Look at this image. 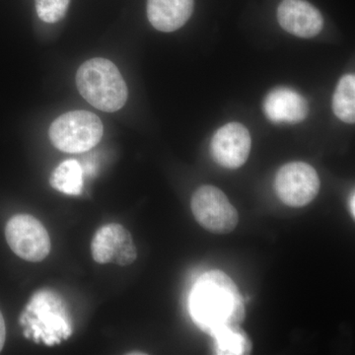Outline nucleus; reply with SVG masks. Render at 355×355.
I'll return each mask as SVG.
<instances>
[{
    "label": "nucleus",
    "mask_w": 355,
    "mask_h": 355,
    "mask_svg": "<svg viewBox=\"0 0 355 355\" xmlns=\"http://www.w3.org/2000/svg\"><path fill=\"white\" fill-rule=\"evenodd\" d=\"M354 198H355L354 193H352V195L350 196V198H349V212H350V214H352V218H354V219L355 217Z\"/></svg>",
    "instance_id": "nucleus-17"
},
{
    "label": "nucleus",
    "mask_w": 355,
    "mask_h": 355,
    "mask_svg": "<svg viewBox=\"0 0 355 355\" xmlns=\"http://www.w3.org/2000/svg\"><path fill=\"white\" fill-rule=\"evenodd\" d=\"M70 0H35L40 19L46 23H57L64 17Z\"/></svg>",
    "instance_id": "nucleus-15"
},
{
    "label": "nucleus",
    "mask_w": 355,
    "mask_h": 355,
    "mask_svg": "<svg viewBox=\"0 0 355 355\" xmlns=\"http://www.w3.org/2000/svg\"><path fill=\"white\" fill-rule=\"evenodd\" d=\"M7 244L23 260L39 263L51 252V239L43 224L29 214H17L6 227Z\"/></svg>",
    "instance_id": "nucleus-5"
},
{
    "label": "nucleus",
    "mask_w": 355,
    "mask_h": 355,
    "mask_svg": "<svg viewBox=\"0 0 355 355\" xmlns=\"http://www.w3.org/2000/svg\"><path fill=\"white\" fill-rule=\"evenodd\" d=\"M50 183L53 189L65 195H80L83 186V167L76 160L64 161L51 174Z\"/></svg>",
    "instance_id": "nucleus-12"
},
{
    "label": "nucleus",
    "mask_w": 355,
    "mask_h": 355,
    "mask_svg": "<svg viewBox=\"0 0 355 355\" xmlns=\"http://www.w3.org/2000/svg\"><path fill=\"white\" fill-rule=\"evenodd\" d=\"M93 259L99 263L128 266L137 260V251L132 235L121 224H107L96 232L91 243Z\"/></svg>",
    "instance_id": "nucleus-7"
},
{
    "label": "nucleus",
    "mask_w": 355,
    "mask_h": 355,
    "mask_svg": "<svg viewBox=\"0 0 355 355\" xmlns=\"http://www.w3.org/2000/svg\"><path fill=\"white\" fill-rule=\"evenodd\" d=\"M191 207L198 223L214 234H228L239 222L237 209L225 193L210 184L200 187L193 193Z\"/></svg>",
    "instance_id": "nucleus-4"
},
{
    "label": "nucleus",
    "mask_w": 355,
    "mask_h": 355,
    "mask_svg": "<svg viewBox=\"0 0 355 355\" xmlns=\"http://www.w3.org/2000/svg\"><path fill=\"white\" fill-rule=\"evenodd\" d=\"M216 354L219 355H244L253 349L251 340L240 326L230 327L212 336Z\"/></svg>",
    "instance_id": "nucleus-13"
},
{
    "label": "nucleus",
    "mask_w": 355,
    "mask_h": 355,
    "mask_svg": "<svg viewBox=\"0 0 355 355\" xmlns=\"http://www.w3.org/2000/svg\"><path fill=\"white\" fill-rule=\"evenodd\" d=\"M321 182L312 166L305 162H291L282 166L275 179V190L284 205L303 207L319 193Z\"/></svg>",
    "instance_id": "nucleus-6"
},
{
    "label": "nucleus",
    "mask_w": 355,
    "mask_h": 355,
    "mask_svg": "<svg viewBox=\"0 0 355 355\" xmlns=\"http://www.w3.org/2000/svg\"><path fill=\"white\" fill-rule=\"evenodd\" d=\"M266 118L275 123H298L304 121L309 106L302 95L291 88L279 87L270 91L263 102Z\"/></svg>",
    "instance_id": "nucleus-10"
},
{
    "label": "nucleus",
    "mask_w": 355,
    "mask_h": 355,
    "mask_svg": "<svg viewBox=\"0 0 355 355\" xmlns=\"http://www.w3.org/2000/svg\"><path fill=\"white\" fill-rule=\"evenodd\" d=\"M333 110L340 121L354 123L355 121V76L347 74L338 81L333 98Z\"/></svg>",
    "instance_id": "nucleus-14"
},
{
    "label": "nucleus",
    "mask_w": 355,
    "mask_h": 355,
    "mask_svg": "<svg viewBox=\"0 0 355 355\" xmlns=\"http://www.w3.org/2000/svg\"><path fill=\"white\" fill-rule=\"evenodd\" d=\"M252 140L249 130L239 123H229L219 128L210 144V153L217 164L238 169L249 158Z\"/></svg>",
    "instance_id": "nucleus-8"
},
{
    "label": "nucleus",
    "mask_w": 355,
    "mask_h": 355,
    "mask_svg": "<svg viewBox=\"0 0 355 355\" xmlns=\"http://www.w3.org/2000/svg\"><path fill=\"white\" fill-rule=\"evenodd\" d=\"M193 11V0H147L149 22L161 32H174L186 24Z\"/></svg>",
    "instance_id": "nucleus-11"
},
{
    "label": "nucleus",
    "mask_w": 355,
    "mask_h": 355,
    "mask_svg": "<svg viewBox=\"0 0 355 355\" xmlns=\"http://www.w3.org/2000/svg\"><path fill=\"white\" fill-rule=\"evenodd\" d=\"M76 80L84 99L101 111L113 113L127 102V84L118 67L106 58H91L84 62L77 70Z\"/></svg>",
    "instance_id": "nucleus-2"
},
{
    "label": "nucleus",
    "mask_w": 355,
    "mask_h": 355,
    "mask_svg": "<svg viewBox=\"0 0 355 355\" xmlns=\"http://www.w3.org/2000/svg\"><path fill=\"white\" fill-rule=\"evenodd\" d=\"M282 29L299 38L310 39L323 29V16L306 0H284L277 9Z\"/></svg>",
    "instance_id": "nucleus-9"
},
{
    "label": "nucleus",
    "mask_w": 355,
    "mask_h": 355,
    "mask_svg": "<svg viewBox=\"0 0 355 355\" xmlns=\"http://www.w3.org/2000/svg\"><path fill=\"white\" fill-rule=\"evenodd\" d=\"M6 338V322H4L2 313L0 312V352L3 349Z\"/></svg>",
    "instance_id": "nucleus-16"
},
{
    "label": "nucleus",
    "mask_w": 355,
    "mask_h": 355,
    "mask_svg": "<svg viewBox=\"0 0 355 355\" xmlns=\"http://www.w3.org/2000/svg\"><path fill=\"white\" fill-rule=\"evenodd\" d=\"M193 321L209 336L230 327L241 326L246 317L244 300L230 277L221 270L203 273L191 291Z\"/></svg>",
    "instance_id": "nucleus-1"
},
{
    "label": "nucleus",
    "mask_w": 355,
    "mask_h": 355,
    "mask_svg": "<svg viewBox=\"0 0 355 355\" xmlns=\"http://www.w3.org/2000/svg\"><path fill=\"white\" fill-rule=\"evenodd\" d=\"M104 127L99 116L87 111H72L53 121L49 135L58 150L83 153L99 144Z\"/></svg>",
    "instance_id": "nucleus-3"
}]
</instances>
